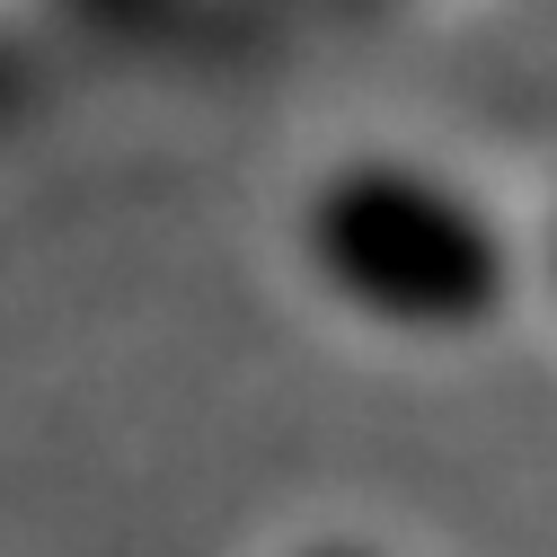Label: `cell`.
<instances>
[{
  "label": "cell",
  "instance_id": "1",
  "mask_svg": "<svg viewBox=\"0 0 557 557\" xmlns=\"http://www.w3.org/2000/svg\"><path fill=\"white\" fill-rule=\"evenodd\" d=\"M293 248L327 310L398 345H469L522 301L513 222L451 169L407 151L327 160L301 186Z\"/></svg>",
  "mask_w": 557,
  "mask_h": 557
},
{
  "label": "cell",
  "instance_id": "2",
  "mask_svg": "<svg viewBox=\"0 0 557 557\" xmlns=\"http://www.w3.org/2000/svg\"><path fill=\"white\" fill-rule=\"evenodd\" d=\"M293 557H389V548H372V540H336V531H327V540H301Z\"/></svg>",
  "mask_w": 557,
  "mask_h": 557
},
{
  "label": "cell",
  "instance_id": "3",
  "mask_svg": "<svg viewBox=\"0 0 557 557\" xmlns=\"http://www.w3.org/2000/svg\"><path fill=\"white\" fill-rule=\"evenodd\" d=\"M540 274H548V293H557V222H548V239H540Z\"/></svg>",
  "mask_w": 557,
  "mask_h": 557
}]
</instances>
